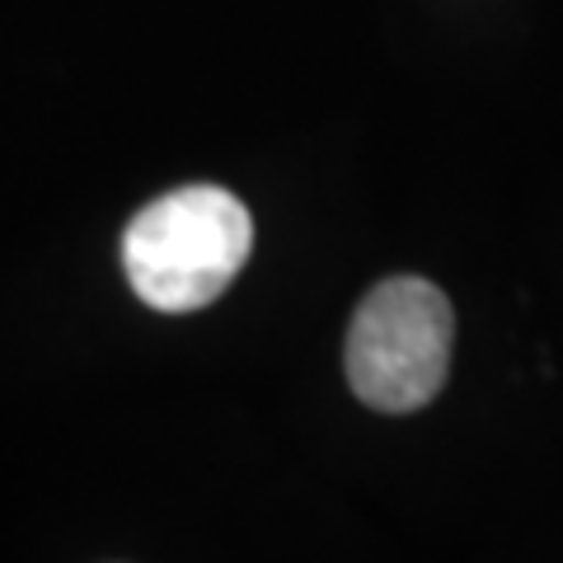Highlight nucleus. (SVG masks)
I'll use <instances>...</instances> for the list:
<instances>
[{
    "instance_id": "f257e3e1",
    "label": "nucleus",
    "mask_w": 563,
    "mask_h": 563,
    "mask_svg": "<svg viewBox=\"0 0 563 563\" xmlns=\"http://www.w3.org/2000/svg\"><path fill=\"white\" fill-rule=\"evenodd\" d=\"M254 250V221L235 192L188 184L146 202L122 235V268L151 310L192 314L231 287Z\"/></svg>"
},
{
    "instance_id": "f03ea898",
    "label": "nucleus",
    "mask_w": 563,
    "mask_h": 563,
    "mask_svg": "<svg viewBox=\"0 0 563 563\" xmlns=\"http://www.w3.org/2000/svg\"><path fill=\"white\" fill-rule=\"evenodd\" d=\"M455 314L428 277H390L366 291L347 329V380L380 413H413L446 385Z\"/></svg>"
}]
</instances>
